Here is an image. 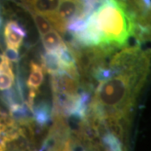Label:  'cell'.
<instances>
[{
  "mask_svg": "<svg viewBox=\"0 0 151 151\" xmlns=\"http://www.w3.org/2000/svg\"><path fill=\"white\" fill-rule=\"evenodd\" d=\"M149 60L145 55L134 65L124 67L109 80L99 82L90 104L94 122L102 125L111 123V133L121 138L124 129L118 123L127 119L134 108L135 99L148 75Z\"/></svg>",
  "mask_w": 151,
  "mask_h": 151,
  "instance_id": "obj_1",
  "label": "cell"
},
{
  "mask_svg": "<svg viewBox=\"0 0 151 151\" xmlns=\"http://www.w3.org/2000/svg\"><path fill=\"white\" fill-rule=\"evenodd\" d=\"M103 45L122 47L134 32V15L122 0H106L92 14Z\"/></svg>",
  "mask_w": 151,
  "mask_h": 151,
  "instance_id": "obj_2",
  "label": "cell"
},
{
  "mask_svg": "<svg viewBox=\"0 0 151 151\" xmlns=\"http://www.w3.org/2000/svg\"><path fill=\"white\" fill-rule=\"evenodd\" d=\"M82 0H60L55 14L47 18V19L51 26L55 29V31L65 34L68 23L73 19H84L82 16Z\"/></svg>",
  "mask_w": 151,
  "mask_h": 151,
  "instance_id": "obj_3",
  "label": "cell"
},
{
  "mask_svg": "<svg viewBox=\"0 0 151 151\" xmlns=\"http://www.w3.org/2000/svg\"><path fill=\"white\" fill-rule=\"evenodd\" d=\"M52 76V90L54 96H63L76 98L79 94L80 76L79 73H69L65 70Z\"/></svg>",
  "mask_w": 151,
  "mask_h": 151,
  "instance_id": "obj_4",
  "label": "cell"
},
{
  "mask_svg": "<svg viewBox=\"0 0 151 151\" xmlns=\"http://www.w3.org/2000/svg\"><path fill=\"white\" fill-rule=\"evenodd\" d=\"M7 48L19 51L27 32L25 29L15 20L7 22L4 30Z\"/></svg>",
  "mask_w": 151,
  "mask_h": 151,
  "instance_id": "obj_5",
  "label": "cell"
},
{
  "mask_svg": "<svg viewBox=\"0 0 151 151\" xmlns=\"http://www.w3.org/2000/svg\"><path fill=\"white\" fill-rule=\"evenodd\" d=\"M19 135L17 125L8 129L0 128V151H35L28 148L19 150V146L14 143L19 139Z\"/></svg>",
  "mask_w": 151,
  "mask_h": 151,
  "instance_id": "obj_6",
  "label": "cell"
},
{
  "mask_svg": "<svg viewBox=\"0 0 151 151\" xmlns=\"http://www.w3.org/2000/svg\"><path fill=\"white\" fill-rule=\"evenodd\" d=\"M60 0H30L24 4L29 12L43 15L46 19L55 14Z\"/></svg>",
  "mask_w": 151,
  "mask_h": 151,
  "instance_id": "obj_7",
  "label": "cell"
},
{
  "mask_svg": "<svg viewBox=\"0 0 151 151\" xmlns=\"http://www.w3.org/2000/svg\"><path fill=\"white\" fill-rule=\"evenodd\" d=\"M14 82V73L12 62L4 54L0 55V91L10 90Z\"/></svg>",
  "mask_w": 151,
  "mask_h": 151,
  "instance_id": "obj_8",
  "label": "cell"
},
{
  "mask_svg": "<svg viewBox=\"0 0 151 151\" xmlns=\"http://www.w3.org/2000/svg\"><path fill=\"white\" fill-rule=\"evenodd\" d=\"M31 112L35 122L40 126H45L51 118V110L48 103L45 102H41L36 106H34Z\"/></svg>",
  "mask_w": 151,
  "mask_h": 151,
  "instance_id": "obj_9",
  "label": "cell"
},
{
  "mask_svg": "<svg viewBox=\"0 0 151 151\" xmlns=\"http://www.w3.org/2000/svg\"><path fill=\"white\" fill-rule=\"evenodd\" d=\"M44 81L43 68L40 65L35 63H30V72L27 80V86L29 90L39 91V87Z\"/></svg>",
  "mask_w": 151,
  "mask_h": 151,
  "instance_id": "obj_10",
  "label": "cell"
},
{
  "mask_svg": "<svg viewBox=\"0 0 151 151\" xmlns=\"http://www.w3.org/2000/svg\"><path fill=\"white\" fill-rule=\"evenodd\" d=\"M41 40L46 52L50 53L55 52L63 44H65L60 35L54 29L41 36Z\"/></svg>",
  "mask_w": 151,
  "mask_h": 151,
  "instance_id": "obj_11",
  "label": "cell"
},
{
  "mask_svg": "<svg viewBox=\"0 0 151 151\" xmlns=\"http://www.w3.org/2000/svg\"><path fill=\"white\" fill-rule=\"evenodd\" d=\"M42 63L45 70L51 76L56 75L62 71L59 58L55 52H46L42 55Z\"/></svg>",
  "mask_w": 151,
  "mask_h": 151,
  "instance_id": "obj_12",
  "label": "cell"
},
{
  "mask_svg": "<svg viewBox=\"0 0 151 151\" xmlns=\"http://www.w3.org/2000/svg\"><path fill=\"white\" fill-rule=\"evenodd\" d=\"M29 13H30L31 16L34 19V21L35 23V25L37 27L38 31H39L40 35L41 36H43L45 34H47V33L53 29L50 23L49 22V20L45 17H44L43 15H40V14H35V13H33V12H29Z\"/></svg>",
  "mask_w": 151,
  "mask_h": 151,
  "instance_id": "obj_13",
  "label": "cell"
},
{
  "mask_svg": "<svg viewBox=\"0 0 151 151\" xmlns=\"http://www.w3.org/2000/svg\"><path fill=\"white\" fill-rule=\"evenodd\" d=\"M4 54L5 55L6 57L11 62H17L19 59V51L11 50V49H6V50L4 52Z\"/></svg>",
  "mask_w": 151,
  "mask_h": 151,
  "instance_id": "obj_14",
  "label": "cell"
},
{
  "mask_svg": "<svg viewBox=\"0 0 151 151\" xmlns=\"http://www.w3.org/2000/svg\"><path fill=\"white\" fill-rule=\"evenodd\" d=\"M143 2H144L145 5L146 6V8H147L148 9H150V4H151L150 0H143Z\"/></svg>",
  "mask_w": 151,
  "mask_h": 151,
  "instance_id": "obj_15",
  "label": "cell"
},
{
  "mask_svg": "<svg viewBox=\"0 0 151 151\" xmlns=\"http://www.w3.org/2000/svg\"><path fill=\"white\" fill-rule=\"evenodd\" d=\"M2 21H3V19H2V16H1V14H0V27H1V24H2Z\"/></svg>",
  "mask_w": 151,
  "mask_h": 151,
  "instance_id": "obj_16",
  "label": "cell"
},
{
  "mask_svg": "<svg viewBox=\"0 0 151 151\" xmlns=\"http://www.w3.org/2000/svg\"><path fill=\"white\" fill-rule=\"evenodd\" d=\"M122 1H124H124H125V0H122Z\"/></svg>",
  "mask_w": 151,
  "mask_h": 151,
  "instance_id": "obj_17",
  "label": "cell"
}]
</instances>
